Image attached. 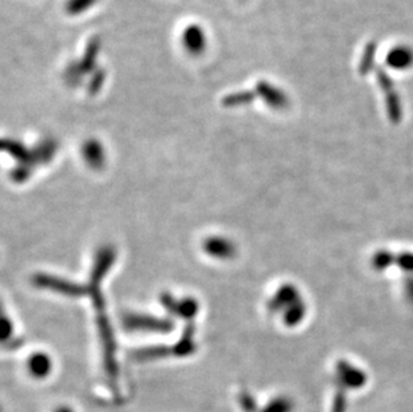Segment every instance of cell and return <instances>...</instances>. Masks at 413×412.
Instances as JSON below:
<instances>
[{
	"label": "cell",
	"mask_w": 413,
	"mask_h": 412,
	"mask_svg": "<svg viewBox=\"0 0 413 412\" xmlns=\"http://www.w3.org/2000/svg\"><path fill=\"white\" fill-rule=\"evenodd\" d=\"M385 61L392 70L407 71L413 67V48L407 44H397L388 51Z\"/></svg>",
	"instance_id": "1"
},
{
	"label": "cell",
	"mask_w": 413,
	"mask_h": 412,
	"mask_svg": "<svg viewBox=\"0 0 413 412\" xmlns=\"http://www.w3.org/2000/svg\"><path fill=\"white\" fill-rule=\"evenodd\" d=\"M186 44H188V47L190 48V50H196V48H201V46H202V35H201V32L197 30V28H192L190 30V34H188L186 35Z\"/></svg>",
	"instance_id": "2"
}]
</instances>
